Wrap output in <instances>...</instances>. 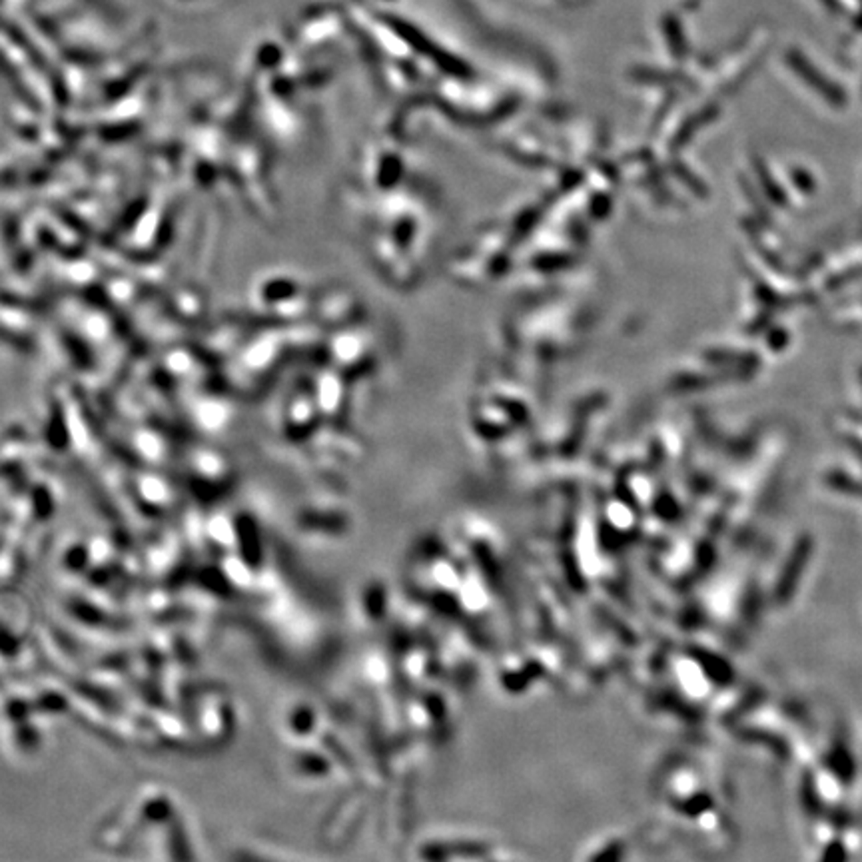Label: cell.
<instances>
[{"label": "cell", "instance_id": "1", "mask_svg": "<svg viewBox=\"0 0 862 862\" xmlns=\"http://www.w3.org/2000/svg\"><path fill=\"white\" fill-rule=\"evenodd\" d=\"M811 551H813V541L808 538H800L795 543L793 551L789 553V557L785 561V565H782V569H780V575H779L777 585H775V599L779 603L787 605L795 597L797 587L800 583V579H803V573L806 569L808 557H811Z\"/></svg>", "mask_w": 862, "mask_h": 862}, {"label": "cell", "instance_id": "2", "mask_svg": "<svg viewBox=\"0 0 862 862\" xmlns=\"http://www.w3.org/2000/svg\"><path fill=\"white\" fill-rule=\"evenodd\" d=\"M826 764H829L832 775L837 777L842 785H850L857 775L855 759H852L850 749L844 743H834L831 746L829 756H826Z\"/></svg>", "mask_w": 862, "mask_h": 862}, {"label": "cell", "instance_id": "3", "mask_svg": "<svg viewBox=\"0 0 862 862\" xmlns=\"http://www.w3.org/2000/svg\"><path fill=\"white\" fill-rule=\"evenodd\" d=\"M800 803H803L805 813L813 819H819L823 813V800L816 789V780L811 772H805L803 782H800Z\"/></svg>", "mask_w": 862, "mask_h": 862}, {"label": "cell", "instance_id": "4", "mask_svg": "<svg viewBox=\"0 0 862 862\" xmlns=\"http://www.w3.org/2000/svg\"><path fill=\"white\" fill-rule=\"evenodd\" d=\"M821 862H849V850L844 847V842L840 839H832L826 842Z\"/></svg>", "mask_w": 862, "mask_h": 862}]
</instances>
